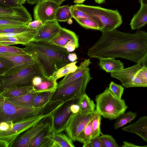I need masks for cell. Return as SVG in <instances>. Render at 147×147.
<instances>
[{
  "label": "cell",
  "mask_w": 147,
  "mask_h": 147,
  "mask_svg": "<svg viewBox=\"0 0 147 147\" xmlns=\"http://www.w3.org/2000/svg\"><path fill=\"white\" fill-rule=\"evenodd\" d=\"M99 30L101 36L88 49L87 54L91 57L120 58L138 64L147 52V32L145 31L131 34L116 29Z\"/></svg>",
  "instance_id": "1"
},
{
  "label": "cell",
  "mask_w": 147,
  "mask_h": 147,
  "mask_svg": "<svg viewBox=\"0 0 147 147\" xmlns=\"http://www.w3.org/2000/svg\"><path fill=\"white\" fill-rule=\"evenodd\" d=\"M22 49L36 60L47 76L71 63L68 58L69 52L66 49L48 41L32 40Z\"/></svg>",
  "instance_id": "2"
},
{
  "label": "cell",
  "mask_w": 147,
  "mask_h": 147,
  "mask_svg": "<svg viewBox=\"0 0 147 147\" xmlns=\"http://www.w3.org/2000/svg\"><path fill=\"white\" fill-rule=\"evenodd\" d=\"M96 110L104 118L116 119L128 108L125 101L116 97L107 87L102 93L96 95Z\"/></svg>",
  "instance_id": "3"
},
{
  "label": "cell",
  "mask_w": 147,
  "mask_h": 147,
  "mask_svg": "<svg viewBox=\"0 0 147 147\" xmlns=\"http://www.w3.org/2000/svg\"><path fill=\"white\" fill-rule=\"evenodd\" d=\"M36 76H46L38 62L10 75L0 76V92L5 88L32 86V80Z\"/></svg>",
  "instance_id": "4"
},
{
  "label": "cell",
  "mask_w": 147,
  "mask_h": 147,
  "mask_svg": "<svg viewBox=\"0 0 147 147\" xmlns=\"http://www.w3.org/2000/svg\"><path fill=\"white\" fill-rule=\"evenodd\" d=\"M73 5L78 9L100 20L102 26L99 30L115 29L122 23L121 16L117 9L111 10L83 4H76Z\"/></svg>",
  "instance_id": "5"
},
{
  "label": "cell",
  "mask_w": 147,
  "mask_h": 147,
  "mask_svg": "<svg viewBox=\"0 0 147 147\" xmlns=\"http://www.w3.org/2000/svg\"><path fill=\"white\" fill-rule=\"evenodd\" d=\"M45 105L38 107L22 106L13 104L0 96V122L14 123L33 116L38 114Z\"/></svg>",
  "instance_id": "6"
},
{
  "label": "cell",
  "mask_w": 147,
  "mask_h": 147,
  "mask_svg": "<svg viewBox=\"0 0 147 147\" xmlns=\"http://www.w3.org/2000/svg\"><path fill=\"white\" fill-rule=\"evenodd\" d=\"M92 78L89 71L80 78L57 87L50 100H61L65 102L80 97L85 93L87 85Z\"/></svg>",
  "instance_id": "7"
},
{
  "label": "cell",
  "mask_w": 147,
  "mask_h": 147,
  "mask_svg": "<svg viewBox=\"0 0 147 147\" xmlns=\"http://www.w3.org/2000/svg\"><path fill=\"white\" fill-rule=\"evenodd\" d=\"M82 96L64 102L55 111L52 115V133L57 134L65 130L72 116L80 112V102Z\"/></svg>",
  "instance_id": "8"
},
{
  "label": "cell",
  "mask_w": 147,
  "mask_h": 147,
  "mask_svg": "<svg viewBox=\"0 0 147 147\" xmlns=\"http://www.w3.org/2000/svg\"><path fill=\"white\" fill-rule=\"evenodd\" d=\"M48 116L43 114H38L13 123L9 129L0 131V146L11 147L13 142L20 135Z\"/></svg>",
  "instance_id": "9"
},
{
  "label": "cell",
  "mask_w": 147,
  "mask_h": 147,
  "mask_svg": "<svg viewBox=\"0 0 147 147\" xmlns=\"http://www.w3.org/2000/svg\"><path fill=\"white\" fill-rule=\"evenodd\" d=\"M142 66L136 64L126 68L111 72V76L119 80L125 88L147 87V81L136 74Z\"/></svg>",
  "instance_id": "10"
},
{
  "label": "cell",
  "mask_w": 147,
  "mask_h": 147,
  "mask_svg": "<svg viewBox=\"0 0 147 147\" xmlns=\"http://www.w3.org/2000/svg\"><path fill=\"white\" fill-rule=\"evenodd\" d=\"M52 116L44 117L35 124L20 135L14 140L11 147H29L34 138L44 128L51 125Z\"/></svg>",
  "instance_id": "11"
},
{
  "label": "cell",
  "mask_w": 147,
  "mask_h": 147,
  "mask_svg": "<svg viewBox=\"0 0 147 147\" xmlns=\"http://www.w3.org/2000/svg\"><path fill=\"white\" fill-rule=\"evenodd\" d=\"M97 113L95 109L94 112L87 114L82 115L78 112L72 116L65 131L73 142L76 141L78 135L94 118Z\"/></svg>",
  "instance_id": "12"
},
{
  "label": "cell",
  "mask_w": 147,
  "mask_h": 147,
  "mask_svg": "<svg viewBox=\"0 0 147 147\" xmlns=\"http://www.w3.org/2000/svg\"><path fill=\"white\" fill-rule=\"evenodd\" d=\"M60 5L52 1L39 3L34 6L33 15L34 20H38L43 24L55 20L56 11Z\"/></svg>",
  "instance_id": "13"
},
{
  "label": "cell",
  "mask_w": 147,
  "mask_h": 147,
  "mask_svg": "<svg viewBox=\"0 0 147 147\" xmlns=\"http://www.w3.org/2000/svg\"><path fill=\"white\" fill-rule=\"evenodd\" d=\"M37 32L36 30L30 28L19 33L0 34V45H11L20 44L26 46L33 40Z\"/></svg>",
  "instance_id": "14"
},
{
  "label": "cell",
  "mask_w": 147,
  "mask_h": 147,
  "mask_svg": "<svg viewBox=\"0 0 147 147\" xmlns=\"http://www.w3.org/2000/svg\"><path fill=\"white\" fill-rule=\"evenodd\" d=\"M0 57L6 58L11 61L13 66L0 76L10 75L30 65L38 62L32 55L26 54H0Z\"/></svg>",
  "instance_id": "15"
},
{
  "label": "cell",
  "mask_w": 147,
  "mask_h": 147,
  "mask_svg": "<svg viewBox=\"0 0 147 147\" xmlns=\"http://www.w3.org/2000/svg\"><path fill=\"white\" fill-rule=\"evenodd\" d=\"M0 19L11 20L26 24L32 20L30 14L22 5L11 7H0Z\"/></svg>",
  "instance_id": "16"
},
{
  "label": "cell",
  "mask_w": 147,
  "mask_h": 147,
  "mask_svg": "<svg viewBox=\"0 0 147 147\" xmlns=\"http://www.w3.org/2000/svg\"><path fill=\"white\" fill-rule=\"evenodd\" d=\"M61 28L56 20L47 22L36 29L33 40L49 42L58 34Z\"/></svg>",
  "instance_id": "17"
},
{
  "label": "cell",
  "mask_w": 147,
  "mask_h": 147,
  "mask_svg": "<svg viewBox=\"0 0 147 147\" xmlns=\"http://www.w3.org/2000/svg\"><path fill=\"white\" fill-rule=\"evenodd\" d=\"M121 129L138 135L147 142V116L139 117L136 121Z\"/></svg>",
  "instance_id": "18"
},
{
  "label": "cell",
  "mask_w": 147,
  "mask_h": 147,
  "mask_svg": "<svg viewBox=\"0 0 147 147\" xmlns=\"http://www.w3.org/2000/svg\"><path fill=\"white\" fill-rule=\"evenodd\" d=\"M70 40L74 41L79 47L78 38L75 33L72 31L61 27L58 34L49 42L65 48L66 44Z\"/></svg>",
  "instance_id": "19"
},
{
  "label": "cell",
  "mask_w": 147,
  "mask_h": 147,
  "mask_svg": "<svg viewBox=\"0 0 147 147\" xmlns=\"http://www.w3.org/2000/svg\"><path fill=\"white\" fill-rule=\"evenodd\" d=\"M91 63L90 59H85L81 62L75 71L65 76L58 83L57 87L73 81L83 76L90 71L88 67Z\"/></svg>",
  "instance_id": "20"
},
{
  "label": "cell",
  "mask_w": 147,
  "mask_h": 147,
  "mask_svg": "<svg viewBox=\"0 0 147 147\" xmlns=\"http://www.w3.org/2000/svg\"><path fill=\"white\" fill-rule=\"evenodd\" d=\"M47 137L52 141L51 147H75L73 141L66 134L61 133L54 134L52 132Z\"/></svg>",
  "instance_id": "21"
},
{
  "label": "cell",
  "mask_w": 147,
  "mask_h": 147,
  "mask_svg": "<svg viewBox=\"0 0 147 147\" xmlns=\"http://www.w3.org/2000/svg\"><path fill=\"white\" fill-rule=\"evenodd\" d=\"M147 23V5L141 4L140 8L131 20L132 30L139 29Z\"/></svg>",
  "instance_id": "22"
},
{
  "label": "cell",
  "mask_w": 147,
  "mask_h": 147,
  "mask_svg": "<svg viewBox=\"0 0 147 147\" xmlns=\"http://www.w3.org/2000/svg\"><path fill=\"white\" fill-rule=\"evenodd\" d=\"M34 90L32 86L5 88L0 92V96L4 98L16 97L24 95Z\"/></svg>",
  "instance_id": "23"
},
{
  "label": "cell",
  "mask_w": 147,
  "mask_h": 147,
  "mask_svg": "<svg viewBox=\"0 0 147 147\" xmlns=\"http://www.w3.org/2000/svg\"><path fill=\"white\" fill-rule=\"evenodd\" d=\"M35 92L34 90L24 95L16 97L4 98L7 101L20 106L34 107V98Z\"/></svg>",
  "instance_id": "24"
},
{
  "label": "cell",
  "mask_w": 147,
  "mask_h": 147,
  "mask_svg": "<svg viewBox=\"0 0 147 147\" xmlns=\"http://www.w3.org/2000/svg\"><path fill=\"white\" fill-rule=\"evenodd\" d=\"M99 66L107 72H111L124 69L123 64L114 58L99 59Z\"/></svg>",
  "instance_id": "25"
},
{
  "label": "cell",
  "mask_w": 147,
  "mask_h": 147,
  "mask_svg": "<svg viewBox=\"0 0 147 147\" xmlns=\"http://www.w3.org/2000/svg\"><path fill=\"white\" fill-rule=\"evenodd\" d=\"M58 83L52 76H45L42 78V81L39 85L33 86L35 92L53 91L56 89Z\"/></svg>",
  "instance_id": "26"
},
{
  "label": "cell",
  "mask_w": 147,
  "mask_h": 147,
  "mask_svg": "<svg viewBox=\"0 0 147 147\" xmlns=\"http://www.w3.org/2000/svg\"><path fill=\"white\" fill-rule=\"evenodd\" d=\"M80 111L82 115L87 114L94 112L96 105L93 101L85 93L82 96L80 102Z\"/></svg>",
  "instance_id": "27"
},
{
  "label": "cell",
  "mask_w": 147,
  "mask_h": 147,
  "mask_svg": "<svg viewBox=\"0 0 147 147\" xmlns=\"http://www.w3.org/2000/svg\"><path fill=\"white\" fill-rule=\"evenodd\" d=\"M137 115L136 112L131 111L121 114L116 119L114 125L115 129H117L131 122L136 117Z\"/></svg>",
  "instance_id": "28"
},
{
  "label": "cell",
  "mask_w": 147,
  "mask_h": 147,
  "mask_svg": "<svg viewBox=\"0 0 147 147\" xmlns=\"http://www.w3.org/2000/svg\"><path fill=\"white\" fill-rule=\"evenodd\" d=\"M61 100H49L40 111L38 114L52 116L55 111L63 103Z\"/></svg>",
  "instance_id": "29"
},
{
  "label": "cell",
  "mask_w": 147,
  "mask_h": 147,
  "mask_svg": "<svg viewBox=\"0 0 147 147\" xmlns=\"http://www.w3.org/2000/svg\"><path fill=\"white\" fill-rule=\"evenodd\" d=\"M54 91L35 92L34 98V107H39L47 103L50 100Z\"/></svg>",
  "instance_id": "30"
},
{
  "label": "cell",
  "mask_w": 147,
  "mask_h": 147,
  "mask_svg": "<svg viewBox=\"0 0 147 147\" xmlns=\"http://www.w3.org/2000/svg\"><path fill=\"white\" fill-rule=\"evenodd\" d=\"M73 18L71 7L68 5L60 6L57 9L55 20L59 22H66Z\"/></svg>",
  "instance_id": "31"
},
{
  "label": "cell",
  "mask_w": 147,
  "mask_h": 147,
  "mask_svg": "<svg viewBox=\"0 0 147 147\" xmlns=\"http://www.w3.org/2000/svg\"><path fill=\"white\" fill-rule=\"evenodd\" d=\"M77 61L71 62L56 71L51 76L57 80L58 79L75 71L78 67L76 64Z\"/></svg>",
  "instance_id": "32"
},
{
  "label": "cell",
  "mask_w": 147,
  "mask_h": 147,
  "mask_svg": "<svg viewBox=\"0 0 147 147\" xmlns=\"http://www.w3.org/2000/svg\"><path fill=\"white\" fill-rule=\"evenodd\" d=\"M51 124L44 128L37 134L32 141L29 147H40L46 140L47 136L52 132Z\"/></svg>",
  "instance_id": "33"
},
{
  "label": "cell",
  "mask_w": 147,
  "mask_h": 147,
  "mask_svg": "<svg viewBox=\"0 0 147 147\" xmlns=\"http://www.w3.org/2000/svg\"><path fill=\"white\" fill-rule=\"evenodd\" d=\"M93 119L86 125L77 138L76 141L83 144V146L89 143L91 139Z\"/></svg>",
  "instance_id": "34"
},
{
  "label": "cell",
  "mask_w": 147,
  "mask_h": 147,
  "mask_svg": "<svg viewBox=\"0 0 147 147\" xmlns=\"http://www.w3.org/2000/svg\"><path fill=\"white\" fill-rule=\"evenodd\" d=\"M0 54H26L28 53L22 48L10 45H0Z\"/></svg>",
  "instance_id": "35"
},
{
  "label": "cell",
  "mask_w": 147,
  "mask_h": 147,
  "mask_svg": "<svg viewBox=\"0 0 147 147\" xmlns=\"http://www.w3.org/2000/svg\"><path fill=\"white\" fill-rule=\"evenodd\" d=\"M81 26L87 29L99 30L100 26L96 21L90 19L78 18L75 19Z\"/></svg>",
  "instance_id": "36"
},
{
  "label": "cell",
  "mask_w": 147,
  "mask_h": 147,
  "mask_svg": "<svg viewBox=\"0 0 147 147\" xmlns=\"http://www.w3.org/2000/svg\"><path fill=\"white\" fill-rule=\"evenodd\" d=\"M101 116L97 111L96 115L93 119L91 138L99 137L101 134L100 128Z\"/></svg>",
  "instance_id": "37"
},
{
  "label": "cell",
  "mask_w": 147,
  "mask_h": 147,
  "mask_svg": "<svg viewBox=\"0 0 147 147\" xmlns=\"http://www.w3.org/2000/svg\"><path fill=\"white\" fill-rule=\"evenodd\" d=\"M70 7L73 16V18L75 19L78 18H88L91 19L96 22L100 26L101 28L102 26V24L101 21L99 20L78 9L74 7L73 5H71Z\"/></svg>",
  "instance_id": "38"
},
{
  "label": "cell",
  "mask_w": 147,
  "mask_h": 147,
  "mask_svg": "<svg viewBox=\"0 0 147 147\" xmlns=\"http://www.w3.org/2000/svg\"><path fill=\"white\" fill-rule=\"evenodd\" d=\"M27 25V24L11 20L0 19V29L19 27Z\"/></svg>",
  "instance_id": "39"
},
{
  "label": "cell",
  "mask_w": 147,
  "mask_h": 147,
  "mask_svg": "<svg viewBox=\"0 0 147 147\" xmlns=\"http://www.w3.org/2000/svg\"><path fill=\"white\" fill-rule=\"evenodd\" d=\"M99 138L102 142L105 147H121L117 144L115 140L111 135L108 134H102L99 136Z\"/></svg>",
  "instance_id": "40"
},
{
  "label": "cell",
  "mask_w": 147,
  "mask_h": 147,
  "mask_svg": "<svg viewBox=\"0 0 147 147\" xmlns=\"http://www.w3.org/2000/svg\"><path fill=\"white\" fill-rule=\"evenodd\" d=\"M108 88L116 97L119 99H121L124 90V88L122 86L111 82Z\"/></svg>",
  "instance_id": "41"
},
{
  "label": "cell",
  "mask_w": 147,
  "mask_h": 147,
  "mask_svg": "<svg viewBox=\"0 0 147 147\" xmlns=\"http://www.w3.org/2000/svg\"><path fill=\"white\" fill-rule=\"evenodd\" d=\"M13 66V63L10 60L0 57V76L11 68Z\"/></svg>",
  "instance_id": "42"
},
{
  "label": "cell",
  "mask_w": 147,
  "mask_h": 147,
  "mask_svg": "<svg viewBox=\"0 0 147 147\" xmlns=\"http://www.w3.org/2000/svg\"><path fill=\"white\" fill-rule=\"evenodd\" d=\"M22 3L17 0H0V7H11L20 6Z\"/></svg>",
  "instance_id": "43"
},
{
  "label": "cell",
  "mask_w": 147,
  "mask_h": 147,
  "mask_svg": "<svg viewBox=\"0 0 147 147\" xmlns=\"http://www.w3.org/2000/svg\"><path fill=\"white\" fill-rule=\"evenodd\" d=\"M30 28L28 25L17 28L5 29H0V34H5L9 33H16L22 32L27 30Z\"/></svg>",
  "instance_id": "44"
},
{
  "label": "cell",
  "mask_w": 147,
  "mask_h": 147,
  "mask_svg": "<svg viewBox=\"0 0 147 147\" xmlns=\"http://www.w3.org/2000/svg\"><path fill=\"white\" fill-rule=\"evenodd\" d=\"M83 147H105L103 143L99 138V137L91 138L88 144Z\"/></svg>",
  "instance_id": "45"
},
{
  "label": "cell",
  "mask_w": 147,
  "mask_h": 147,
  "mask_svg": "<svg viewBox=\"0 0 147 147\" xmlns=\"http://www.w3.org/2000/svg\"><path fill=\"white\" fill-rule=\"evenodd\" d=\"M78 47L76 42L73 40L68 41L65 46V48L69 52L74 51L76 48H77Z\"/></svg>",
  "instance_id": "46"
},
{
  "label": "cell",
  "mask_w": 147,
  "mask_h": 147,
  "mask_svg": "<svg viewBox=\"0 0 147 147\" xmlns=\"http://www.w3.org/2000/svg\"><path fill=\"white\" fill-rule=\"evenodd\" d=\"M43 24L40 21L34 20L29 23L27 25L30 28L36 30L43 25Z\"/></svg>",
  "instance_id": "47"
},
{
  "label": "cell",
  "mask_w": 147,
  "mask_h": 147,
  "mask_svg": "<svg viewBox=\"0 0 147 147\" xmlns=\"http://www.w3.org/2000/svg\"><path fill=\"white\" fill-rule=\"evenodd\" d=\"M49 1L54 2L59 5L63 1V0H27V3L32 4H36L37 3L43 1Z\"/></svg>",
  "instance_id": "48"
},
{
  "label": "cell",
  "mask_w": 147,
  "mask_h": 147,
  "mask_svg": "<svg viewBox=\"0 0 147 147\" xmlns=\"http://www.w3.org/2000/svg\"><path fill=\"white\" fill-rule=\"evenodd\" d=\"M136 74L141 78L147 81V67L142 66Z\"/></svg>",
  "instance_id": "49"
},
{
  "label": "cell",
  "mask_w": 147,
  "mask_h": 147,
  "mask_svg": "<svg viewBox=\"0 0 147 147\" xmlns=\"http://www.w3.org/2000/svg\"><path fill=\"white\" fill-rule=\"evenodd\" d=\"M13 123L11 121L0 122V131H4L9 129L12 126Z\"/></svg>",
  "instance_id": "50"
},
{
  "label": "cell",
  "mask_w": 147,
  "mask_h": 147,
  "mask_svg": "<svg viewBox=\"0 0 147 147\" xmlns=\"http://www.w3.org/2000/svg\"><path fill=\"white\" fill-rule=\"evenodd\" d=\"M42 77L40 76H35L33 79L32 81V86H38L41 83Z\"/></svg>",
  "instance_id": "51"
},
{
  "label": "cell",
  "mask_w": 147,
  "mask_h": 147,
  "mask_svg": "<svg viewBox=\"0 0 147 147\" xmlns=\"http://www.w3.org/2000/svg\"><path fill=\"white\" fill-rule=\"evenodd\" d=\"M122 147H147V146H140L135 145L131 142L126 141L123 142L122 145L121 146Z\"/></svg>",
  "instance_id": "52"
},
{
  "label": "cell",
  "mask_w": 147,
  "mask_h": 147,
  "mask_svg": "<svg viewBox=\"0 0 147 147\" xmlns=\"http://www.w3.org/2000/svg\"><path fill=\"white\" fill-rule=\"evenodd\" d=\"M138 64L143 67H147V52L141 59Z\"/></svg>",
  "instance_id": "53"
},
{
  "label": "cell",
  "mask_w": 147,
  "mask_h": 147,
  "mask_svg": "<svg viewBox=\"0 0 147 147\" xmlns=\"http://www.w3.org/2000/svg\"><path fill=\"white\" fill-rule=\"evenodd\" d=\"M68 58L71 62H74L77 59L76 54L74 53H69L68 56Z\"/></svg>",
  "instance_id": "54"
},
{
  "label": "cell",
  "mask_w": 147,
  "mask_h": 147,
  "mask_svg": "<svg viewBox=\"0 0 147 147\" xmlns=\"http://www.w3.org/2000/svg\"><path fill=\"white\" fill-rule=\"evenodd\" d=\"M85 0H75L74 3L79 4L82 3Z\"/></svg>",
  "instance_id": "55"
},
{
  "label": "cell",
  "mask_w": 147,
  "mask_h": 147,
  "mask_svg": "<svg viewBox=\"0 0 147 147\" xmlns=\"http://www.w3.org/2000/svg\"><path fill=\"white\" fill-rule=\"evenodd\" d=\"M141 4L147 5V0H139Z\"/></svg>",
  "instance_id": "56"
},
{
  "label": "cell",
  "mask_w": 147,
  "mask_h": 147,
  "mask_svg": "<svg viewBox=\"0 0 147 147\" xmlns=\"http://www.w3.org/2000/svg\"><path fill=\"white\" fill-rule=\"evenodd\" d=\"M96 3L101 4L105 2V0H94Z\"/></svg>",
  "instance_id": "57"
},
{
  "label": "cell",
  "mask_w": 147,
  "mask_h": 147,
  "mask_svg": "<svg viewBox=\"0 0 147 147\" xmlns=\"http://www.w3.org/2000/svg\"><path fill=\"white\" fill-rule=\"evenodd\" d=\"M20 2L22 3V4H24L25 3L27 0H17Z\"/></svg>",
  "instance_id": "58"
},
{
  "label": "cell",
  "mask_w": 147,
  "mask_h": 147,
  "mask_svg": "<svg viewBox=\"0 0 147 147\" xmlns=\"http://www.w3.org/2000/svg\"><path fill=\"white\" fill-rule=\"evenodd\" d=\"M63 1H65L66 0H63Z\"/></svg>",
  "instance_id": "59"
}]
</instances>
